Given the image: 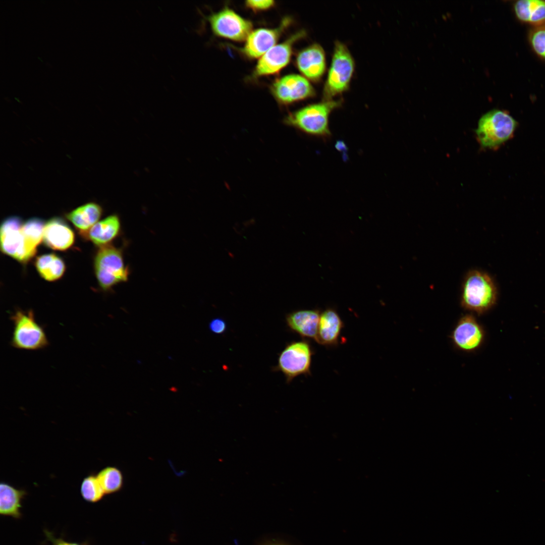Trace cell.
Listing matches in <instances>:
<instances>
[{
	"mask_svg": "<svg viewBox=\"0 0 545 545\" xmlns=\"http://www.w3.org/2000/svg\"><path fill=\"white\" fill-rule=\"evenodd\" d=\"M290 22V20L286 18L276 28H260L252 31L245 40L242 52L249 59L260 58L276 45L282 32Z\"/></svg>",
	"mask_w": 545,
	"mask_h": 545,
	"instance_id": "cell-13",
	"label": "cell"
},
{
	"mask_svg": "<svg viewBox=\"0 0 545 545\" xmlns=\"http://www.w3.org/2000/svg\"><path fill=\"white\" fill-rule=\"evenodd\" d=\"M270 90L280 104L288 105L312 97L315 90L307 79L298 74H290L276 80Z\"/></svg>",
	"mask_w": 545,
	"mask_h": 545,
	"instance_id": "cell-10",
	"label": "cell"
},
{
	"mask_svg": "<svg viewBox=\"0 0 545 545\" xmlns=\"http://www.w3.org/2000/svg\"><path fill=\"white\" fill-rule=\"evenodd\" d=\"M517 123L505 111L494 109L483 115L475 130L477 140L484 148H496L513 136Z\"/></svg>",
	"mask_w": 545,
	"mask_h": 545,
	"instance_id": "cell-3",
	"label": "cell"
},
{
	"mask_svg": "<svg viewBox=\"0 0 545 545\" xmlns=\"http://www.w3.org/2000/svg\"><path fill=\"white\" fill-rule=\"evenodd\" d=\"M529 41L533 51L545 60V25L532 29L529 34Z\"/></svg>",
	"mask_w": 545,
	"mask_h": 545,
	"instance_id": "cell-26",
	"label": "cell"
},
{
	"mask_svg": "<svg viewBox=\"0 0 545 545\" xmlns=\"http://www.w3.org/2000/svg\"><path fill=\"white\" fill-rule=\"evenodd\" d=\"M44 226L43 221L38 218L31 219L23 224L22 232L28 260L35 255L37 246L43 240Z\"/></svg>",
	"mask_w": 545,
	"mask_h": 545,
	"instance_id": "cell-22",
	"label": "cell"
},
{
	"mask_svg": "<svg viewBox=\"0 0 545 545\" xmlns=\"http://www.w3.org/2000/svg\"><path fill=\"white\" fill-rule=\"evenodd\" d=\"M94 268L98 283L104 290L129 278V269L125 264L122 250L109 244L100 247L95 258Z\"/></svg>",
	"mask_w": 545,
	"mask_h": 545,
	"instance_id": "cell-7",
	"label": "cell"
},
{
	"mask_svg": "<svg viewBox=\"0 0 545 545\" xmlns=\"http://www.w3.org/2000/svg\"><path fill=\"white\" fill-rule=\"evenodd\" d=\"M314 350L308 340L303 339L288 343L279 353L273 371L281 372L290 384L301 375H310Z\"/></svg>",
	"mask_w": 545,
	"mask_h": 545,
	"instance_id": "cell-4",
	"label": "cell"
},
{
	"mask_svg": "<svg viewBox=\"0 0 545 545\" xmlns=\"http://www.w3.org/2000/svg\"><path fill=\"white\" fill-rule=\"evenodd\" d=\"M102 212L100 205L89 202L71 211L66 216L78 229L86 231L98 222Z\"/></svg>",
	"mask_w": 545,
	"mask_h": 545,
	"instance_id": "cell-21",
	"label": "cell"
},
{
	"mask_svg": "<svg viewBox=\"0 0 545 545\" xmlns=\"http://www.w3.org/2000/svg\"><path fill=\"white\" fill-rule=\"evenodd\" d=\"M45 534L48 540L51 542L52 545H88L86 543H77L74 542H70L63 539L62 538H56L53 535L51 532L45 530Z\"/></svg>",
	"mask_w": 545,
	"mask_h": 545,
	"instance_id": "cell-29",
	"label": "cell"
},
{
	"mask_svg": "<svg viewBox=\"0 0 545 545\" xmlns=\"http://www.w3.org/2000/svg\"><path fill=\"white\" fill-rule=\"evenodd\" d=\"M43 240L46 245L52 249L65 250L73 244L74 234L62 219L53 218L45 224Z\"/></svg>",
	"mask_w": 545,
	"mask_h": 545,
	"instance_id": "cell-17",
	"label": "cell"
},
{
	"mask_svg": "<svg viewBox=\"0 0 545 545\" xmlns=\"http://www.w3.org/2000/svg\"><path fill=\"white\" fill-rule=\"evenodd\" d=\"M27 492L4 481L0 483V514L14 519L22 517V502Z\"/></svg>",
	"mask_w": 545,
	"mask_h": 545,
	"instance_id": "cell-18",
	"label": "cell"
},
{
	"mask_svg": "<svg viewBox=\"0 0 545 545\" xmlns=\"http://www.w3.org/2000/svg\"><path fill=\"white\" fill-rule=\"evenodd\" d=\"M96 476L105 494L115 493L122 486V473L115 467L108 466L103 468Z\"/></svg>",
	"mask_w": 545,
	"mask_h": 545,
	"instance_id": "cell-24",
	"label": "cell"
},
{
	"mask_svg": "<svg viewBox=\"0 0 545 545\" xmlns=\"http://www.w3.org/2000/svg\"><path fill=\"white\" fill-rule=\"evenodd\" d=\"M296 64L303 76L311 81H318L326 68L323 49L318 44H313L303 49L296 57Z\"/></svg>",
	"mask_w": 545,
	"mask_h": 545,
	"instance_id": "cell-14",
	"label": "cell"
},
{
	"mask_svg": "<svg viewBox=\"0 0 545 545\" xmlns=\"http://www.w3.org/2000/svg\"><path fill=\"white\" fill-rule=\"evenodd\" d=\"M517 18L534 27L545 25V1L519 0L513 5Z\"/></svg>",
	"mask_w": 545,
	"mask_h": 545,
	"instance_id": "cell-19",
	"label": "cell"
},
{
	"mask_svg": "<svg viewBox=\"0 0 545 545\" xmlns=\"http://www.w3.org/2000/svg\"><path fill=\"white\" fill-rule=\"evenodd\" d=\"M483 328L471 314L461 317L450 335L454 346L465 352H472L478 350L484 340Z\"/></svg>",
	"mask_w": 545,
	"mask_h": 545,
	"instance_id": "cell-11",
	"label": "cell"
},
{
	"mask_svg": "<svg viewBox=\"0 0 545 545\" xmlns=\"http://www.w3.org/2000/svg\"><path fill=\"white\" fill-rule=\"evenodd\" d=\"M121 226L118 215H110L98 221L89 230L88 237L100 247L108 245L119 234Z\"/></svg>",
	"mask_w": 545,
	"mask_h": 545,
	"instance_id": "cell-20",
	"label": "cell"
},
{
	"mask_svg": "<svg viewBox=\"0 0 545 545\" xmlns=\"http://www.w3.org/2000/svg\"><path fill=\"white\" fill-rule=\"evenodd\" d=\"M22 222L17 216L5 220L1 228V248L3 252L21 262L29 260L22 232Z\"/></svg>",
	"mask_w": 545,
	"mask_h": 545,
	"instance_id": "cell-12",
	"label": "cell"
},
{
	"mask_svg": "<svg viewBox=\"0 0 545 545\" xmlns=\"http://www.w3.org/2000/svg\"><path fill=\"white\" fill-rule=\"evenodd\" d=\"M275 545H277V544H275Z\"/></svg>",
	"mask_w": 545,
	"mask_h": 545,
	"instance_id": "cell-30",
	"label": "cell"
},
{
	"mask_svg": "<svg viewBox=\"0 0 545 545\" xmlns=\"http://www.w3.org/2000/svg\"><path fill=\"white\" fill-rule=\"evenodd\" d=\"M341 104L340 100L323 101L304 106L290 113L285 123L305 133L319 136L330 134L329 119L332 112Z\"/></svg>",
	"mask_w": 545,
	"mask_h": 545,
	"instance_id": "cell-2",
	"label": "cell"
},
{
	"mask_svg": "<svg viewBox=\"0 0 545 545\" xmlns=\"http://www.w3.org/2000/svg\"><path fill=\"white\" fill-rule=\"evenodd\" d=\"M320 313L318 309L295 310L286 314V324L291 331L302 338L315 341Z\"/></svg>",
	"mask_w": 545,
	"mask_h": 545,
	"instance_id": "cell-15",
	"label": "cell"
},
{
	"mask_svg": "<svg viewBox=\"0 0 545 545\" xmlns=\"http://www.w3.org/2000/svg\"><path fill=\"white\" fill-rule=\"evenodd\" d=\"M344 323L337 310L328 308L320 313L316 342L327 347L337 346Z\"/></svg>",
	"mask_w": 545,
	"mask_h": 545,
	"instance_id": "cell-16",
	"label": "cell"
},
{
	"mask_svg": "<svg viewBox=\"0 0 545 545\" xmlns=\"http://www.w3.org/2000/svg\"><path fill=\"white\" fill-rule=\"evenodd\" d=\"M354 69V61L348 48L341 42L336 41L323 87L324 100H332L348 88Z\"/></svg>",
	"mask_w": 545,
	"mask_h": 545,
	"instance_id": "cell-6",
	"label": "cell"
},
{
	"mask_svg": "<svg viewBox=\"0 0 545 545\" xmlns=\"http://www.w3.org/2000/svg\"><path fill=\"white\" fill-rule=\"evenodd\" d=\"M305 35V31H300L271 48L259 58L253 76L256 77L275 74L285 68L290 61L294 44Z\"/></svg>",
	"mask_w": 545,
	"mask_h": 545,
	"instance_id": "cell-9",
	"label": "cell"
},
{
	"mask_svg": "<svg viewBox=\"0 0 545 545\" xmlns=\"http://www.w3.org/2000/svg\"><path fill=\"white\" fill-rule=\"evenodd\" d=\"M210 331L214 334L222 335L227 330V324L225 320L221 318H215L209 323Z\"/></svg>",
	"mask_w": 545,
	"mask_h": 545,
	"instance_id": "cell-28",
	"label": "cell"
},
{
	"mask_svg": "<svg viewBox=\"0 0 545 545\" xmlns=\"http://www.w3.org/2000/svg\"><path fill=\"white\" fill-rule=\"evenodd\" d=\"M80 490L83 499L90 503L98 502L105 494L96 475L93 473L90 474L83 479Z\"/></svg>",
	"mask_w": 545,
	"mask_h": 545,
	"instance_id": "cell-25",
	"label": "cell"
},
{
	"mask_svg": "<svg viewBox=\"0 0 545 545\" xmlns=\"http://www.w3.org/2000/svg\"><path fill=\"white\" fill-rule=\"evenodd\" d=\"M207 19L214 35L233 41L246 40L252 31L251 21L228 8L211 14Z\"/></svg>",
	"mask_w": 545,
	"mask_h": 545,
	"instance_id": "cell-8",
	"label": "cell"
},
{
	"mask_svg": "<svg viewBox=\"0 0 545 545\" xmlns=\"http://www.w3.org/2000/svg\"><path fill=\"white\" fill-rule=\"evenodd\" d=\"M35 264L40 276L48 281L59 279L65 269L63 261L54 254L39 256L36 259Z\"/></svg>",
	"mask_w": 545,
	"mask_h": 545,
	"instance_id": "cell-23",
	"label": "cell"
},
{
	"mask_svg": "<svg viewBox=\"0 0 545 545\" xmlns=\"http://www.w3.org/2000/svg\"><path fill=\"white\" fill-rule=\"evenodd\" d=\"M274 5L275 2L272 0H249L245 2L246 6L254 11L266 10Z\"/></svg>",
	"mask_w": 545,
	"mask_h": 545,
	"instance_id": "cell-27",
	"label": "cell"
},
{
	"mask_svg": "<svg viewBox=\"0 0 545 545\" xmlns=\"http://www.w3.org/2000/svg\"><path fill=\"white\" fill-rule=\"evenodd\" d=\"M497 299V288L489 275L477 270H471L466 275L461 296V305L464 309L480 315L494 306Z\"/></svg>",
	"mask_w": 545,
	"mask_h": 545,
	"instance_id": "cell-1",
	"label": "cell"
},
{
	"mask_svg": "<svg viewBox=\"0 0 545 545\" xmlns=\"http://www.w3.org/2000/svg\"><path fill=\"white\" fill-rule=\"evenodd\" d=\"M14 325L11 346L16 349L34 351L47 347L45 331L36 320L32 310H18L11 316Z\"/></svg>",
	"mask_w": 545,
	"mask_h": 545,
	"instance_id": "cell-5",
	"label": "cell"
}]
</instances>
